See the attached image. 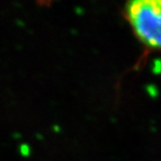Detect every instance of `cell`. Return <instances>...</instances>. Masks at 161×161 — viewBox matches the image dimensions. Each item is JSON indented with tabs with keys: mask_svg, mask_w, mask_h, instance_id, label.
<instances>
[{
	"mask_svg": "<svg viewBox=\"0 0 161 161\" xmlns=\"http://www.w3.org/2000/svg\"><path fill=\"white\" fill-rule=\"evenodd\" d=\"M122 14L144 47L161 52V0L129 1Z\"/></svg>",
	"mask_w": 161,
	"mask_h": 161,
	"instance_id": "6da1fadb",
	"label": "cell"
}]
</instances>
